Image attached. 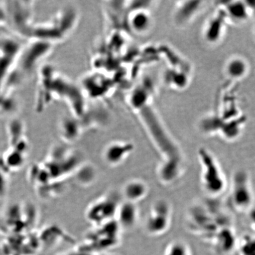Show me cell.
Here are the masks:
<instances>
[{
	"instance_id": "cell-8",
	"label": "cell",
	"mask_w": 255,
	"mask_h": 255,
	"mask_svg": "<svg viewBox=\"0 0 255 255\" xmlns=\"http://www.w3.org/2000/svg\"><path fill=\"white\" fill-rule=\"evenodd\" d=\"M139 212L136 204L126 202L121 203L116 215L117 222L121 229H132L138 222Z\"/></svg>"
},
{
	"instance_id": "cell-4",
	"label": "cell",
	"mask_w": 255,
	"mask_h": 255,
	"mask_svg": "<svg viewBox=\"0 0 255 255\" xmlns=\"http://www.w3.org/2000/svg\"><path fill=\"white\" fill-rule=\"evenodd\" d=\"M249 174L244 170L235 171L231 180L229 202L239 212H249L254 208V195Z\"/></svg>"
},
{
	"instance_id": "cell-6",
	"label": "cell",
	"mask_w": 255,
	"mask_h": 255,
	"mask_svg": "<svg viewBox=\"0 0 255 255\" xmlns=\"http://www.w3.org/2000/svg\"><path fill=\"white\" fill-rule=\"evenodd\" d=\"M134 149L132 143L129 142H115L108 145L105 149L104 157L108 164L117 166L126 160Z\"/></svg>"
},
{
	"instance_id": "cell-1",
	"label": "cell",
	"mask_w": 255,
	"mask_h": 255,
	"mask_svg": "<svg viewBox=\"0 0 255 255\" xmlns=\"http://www.w3.org/2000/svg\"><path fill=\"white\" fill-rule=\"evenodd\" d=\"M212 199L193 204L187 210L186 218L190 231L210 240L221 229L232 226L230 216L221 203Z\"/></svg>"
},
{
	"instance_id": "cell-7",
	"label": "cell",
	"mask_w": 255,
	"mask_h": 255,
	"mask_svg": "<svg viewBox=\"0 0 255 255\" xmlns=\"http://www.w3.org/2000/svg\"><path fill=\"white\" fill-rule=\"evenodd\" d=\"M213 247L220 253L228 254L237 247L238 239L233 226L221 229L211 239Z\"/></svg>"
},
{
	"instance_id": "cell-2",
	"label": "cell",
	"mask_w": 255,
	"mask_h": 255,
	"mask_svg": "<svg viewBox=\"0 0 255 255\" xmlns=\"http://www.w3.org/2000/svg\"><path fill=\"white\" fill-rule=\"evenodd\" d=\"M201 168V183L211 198L221 195L227 187V180L218 159L209 149L202 147L197 152Z\"/></svg>"
},
{
	"instance_id": "cell-9",
	"label": "cell",
	"mask_w": 255,
	"mask_h": 255,
	"mask_svg": "<svg viewBox=\"0 0 255 255\" xmlns=\"http://www.w3.org/2000/svg\"><path fill=\"white\" fill-rule=\"evenodd\" d=\"M148 185L139 179L128 181L124 187L123 195L127 202L135 203L144 199L148 195Z\"/></svg>"
},
{
	"instance_id": "cell-3",
	"label": "cell",
	"mask_w": 255,
	"mask_h": 255,
	"mask_svg": "<svg viewBox=\"0 0 255 255\" xmlns=\"http://www.w3.org/2000/svg\"><path fill=\"white\" fill-rule=\"evenodd\" d=\"M28 1H4L7 24L18 36L30 37L33 5Z\"/></svg>"
},
{
	"instance_id": "cell-13",
	"label": "cell",
	"mask_w": 255,
	"mask_h": 255,
	"mask_svg": "<svg viewBox=\"0 0 255 255\" xmlns=\"http://www.w3.org/2000/svg\"><path fill=\"white\" fill-rule=\"evenodd\" d=\"M227 70L229 75L232 77L241 78L246 72V65L243 60L236 59L228 64Z\"/></svg>"
},
{
	"instance_id": "cell-10",
	"label": "cell",
	"mask_w": 255,
	"mask_h": 255,
	"mask_svg": "<svg viewBox=\"0 0 255 255\" xmlns=\"http://www.w3.org/2000/svg\"><path fill=\"white\" fill-rule=\"evenodd\" d=\"M239 255H255V240L254 235H245L238 240L237 247Z\"/></svg>"
},
{
	"instance_id": "cell-11",
	"label": "cell",
	"mask_w": 255,
	"mask_h": 255,
	"mask_svg": "<svg viewBox=\"0 0 255 255\" xmlns=\"http://www.w3.org/2000/svg\"><path fill=\"white\" fill-rule=\"evenodd\" d=\"M150 20L144 12H138L132 15L129 19V25L132 29L138 33H142L147 30Z\"/></svg>"
},
{
	"instance_id": "cell-5",
	"label": "cell",
	"mask_w": 255,
	"mask_h": 255,
	"mask_svg": "<svg viewBox=\"0 0 255 255\" xmlns=\"http://www.w3.org/2000/svg\"><path fill=\"white\" fill-rule=\"evenodd\" d=\"M173 218L170 203L165 199H158L153 203L144 223L146 234L151 237L163 235L170 229Z\"/></svg>"
},
{
	"instance_id": "cell-12",
	"label": "cell",
	"mask_w": 255,
	"mask_h": 255,
	"mask_svg": "<svg viewBox=\"0 0 255 255\" xmlns=\"http://www.w3.org/2000/svg\"><path fill=\"white\" fill-rule=\"evenodd\" d=\"M164 255H192L190 248L183 241H174L165 248Z\"/></svg>"
},
{
	"instance_id": "cell-14",
	"label": "cell",
	"mask_w": 255,
	"mask_h": 255,
	"mask_svg": "<svg viewBox=\"0 0 255 255\" xmlns=\"http://www.w3.org/2000/svg\"><path fill=\"white\" fill-rule=\"evenodd\" d=\"M6 24H7V18H6L4 6L1 2L0 4V27L4 26Z\"/></svg>"
}]
</instances>
